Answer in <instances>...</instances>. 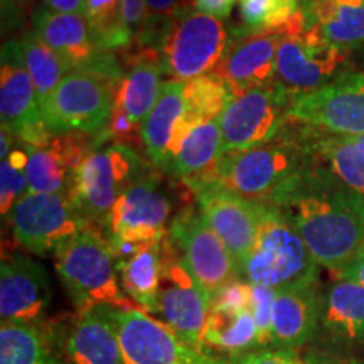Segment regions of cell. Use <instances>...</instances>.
Here are the masks:
<instances>
[{
    "instance_id": "cell-23",
    "label": "cell",
    "mask_w": 364,
    "mask_h": 364,
    "mask_svg": "<svg viewBox=\"0 0 364 364\" xmlns=\"http://www.w3.org/2000/svg\"><path fill=\"white\" fill-rule=\"evenodd\" d=\"M120 54L127 73L115 93V105L129 113L136 124H144L162 91L161 53L134 41Z\"/></svg>"
},
{
    "instance_id": "cell-8",
    "label": "cell",
    "mask_w": 364,
    "mask_h": 364,
    "mask_svg": "<svg viewBox=\"0 0 364 364\" xmlns=\"http://www.w3.org/2000/svg\"><path fill=\"white\" fill-rule=\"evenodd\" d=\"M117 86L86 71H71L41 105L43 122L51 134L97 136L110 122Z\"/></svg>"
},
{
    "instance_id": "cell-47",
    "label": "cell",
    "mask_w": 364,
    "mask_h": 364,
    "mask_svg": "<svg viewBox=\"0 0 364 364\" xmlns=\"http://www.w3.org/2000/svg\"><path fill=\"white\" fill-rule=\"evenodd\" d=\"M206 364H220V361H218V356H211V359Z\"/></svg>"
},
{
    "instance_id": "cell-44",
    "label": "cell",
    "mask_w": 364,
    "mask_h": 364,
    "mask_svg": "<svg viewBox=\"0 0 364 364\" xmlns=\"http://www.w3.org/2000/svg\"><path fill=\"white\" fill-rule=\"evenodd\" d=\"M336 279L354 282V284L364 287V247L359 250V253L343 268V270L336 273Z\"/></svg>"
},
{
    "instance_id": "cell-29",
    "label": "cell",
    "mask_w": 364,
    "mask_h": 364,
    "mask_svg": "<svg viewBox=\"0 0 364 364\" xmlns=\"http://www.w3.org/2000/svg\"><path fill=\"white\" fill-rule=\"evenodd\" d=\"M311 156L322 169L358 193L364 194V152L349 135H327L307 129Z\"/></svg>"
},
{
    "instance_id": "cell-12",
    "label": "cell",
    "mask_w": 364,
    "mask_h": 364,
    "mask_svg": "<svg viewBox=\"0 0 364 364\" xmlns=\"http://www.w3.org/2000/svg\"><path fill=\"white\" fill-rule=\"evenodd\" d=\"M125 364H206L213 354L189 346L164 321L139 307H103Z\"/></svg>"
},
{
    "instance_id": "cell-43",
    "label": "cell",
    "mask_w": 364,
    "mask_h": 364,
    "mask_svg": "<svg viewBox=\"0 0 364 364\" xmlns=\"http://www.w3.org/2000/svg\"><path fill=\"white\" fill-rule=\"evenodd\" d=\"M236 2L238 0H193V7L198 12L208 14V16L223 21L231 16Z\"/></svg>"
},
{
    "instance_id": "cell-24",
    "label": "cell",
    "mask_w": 364,
    "mask_h": 364,
    "mask_svg": "<svg viewBox=\"0 0 364 364\" xmlns=\"http://www.w3.org/2000/svg\"><path fill=\"white\" fill-rule=\"evenodd\" d=\"M70 364H125L115 327L103 307L80 312L65 339Z\"/></svg>"
},
{
    "instance_id": "cell-36",
    "label": "cell",
    "mask_w": 364,
    "mask_h": 364,
    "mask_svg": "<svg viewBox=\"0 0 364 364\" xmlns=\"http://www.w3.org/2000/svg\"><path fill=\"white\" fill-rule=\"evenodd\" d=\"M238 4L243 26L260 33H277L304 11L302 0H238Z\"/></svg>"
},
{
    "instance_id": "cell-13",
    "label": "cell",
    "mask_w": 364,
    "mask_h": 364,
    "mask_svg": "<svg viewBox=\"0 0 364 364\" xmlns=\"http://www.w3.org/2000/svg\"><path fill=\"white\" fill-rule=\"evenodd\" d=\"M294 97L273 83L231 100L220 117L225 152H241L272 142L290 122Z\"/></svg>"
},
{
    "instance_id": "cell-35",
    "label": "cell",
    "mask_w": 364,
    "mask_h": 364,
    "mask_svg": "<svg viewBox=\"0 0 364 364\" xmlns=\"http://www.w3.org/2000/svg\"><path fill=\"white\" fill-rule=\"evenodd\" d=\"M233 98L230 88L213 73L184 83L186 117L198 125L220 120Z\"/></svg>"
},
{
    "instance_id": "cell-2",
    "label": "cell",
    "mask_w": 364,
    "mask_h": 364,
    "mask_svg": "<svg viewBox=\"0 0 364 364\" xmlns=\"http://www.w3.org/2000/svg\"><path fill=\"white\" fill-rule=\"evenodd\" d=\"M297 127L299 132L290 134L287 125L277 139L260 147L223 152L213 171L184 182L186 188L193 191L201 184L216 182L252 201L277 206L311 162L307 130L299 124Z\"/></svg>"
},
{
    "instance_id": "cell-3",
    "label": "cell",
    "mask_w": 364,
    "mask_h": 364,
    "mask_svg": "<svg viewBox=\"0 0 364 364\" xmlns=\"http://www.w3.org/2000/svg\"><path fill=\"white\" fill-rule=\"evenodd\" d=\"M54 267L78 312L97 307H135L124 292L117 257L102 228L91 225L54 252Z\"/></svg>"
},
{
    "instance_id": "cell-19",
    "label": "cell",
    "mask_w": 364,
    "mask_h": 364,
    "mask_svg": "<svg viewBox=\"0 0 364 364\" xmlns=\"http://www.w3.org/2000/svg\"><path fill=\"white\" fill-rule=\"evenodd\" d=\"M280 34L243 29L231 31L225 56L213 71L233 97L275 83Z\"/></svg>"
},
{
    "instance_id": "cell-31",
    "label": "cell",
    "mask_w": 364,
    "mask_h": 364,
    "mask_svg": "<svg viewBox=\"0 0 364 364\" xmlns=\"http://www.w3.org/2000/svg\"><path fill=\"white\" fill-rule=\"evenodd\" d=\"M162 241L147 245L132 257L117 262L122 289L147 314H156L157 309L162 282Z\"/></svg>"
},
{
    "instance_id": "cell-16",
    "label": "cell",
    "mask_w": 364,
    "mask_h": 364,
    "mask_svg": "<svg viewBox=\"0 0 364 364\" xmlns=\"http://www.w3.org/2000/svg\"><path fill=\"white\" fill-rule=\"evenodd\" d=\"M211 299L182 265L167 236L162 241V282L156 314L189 346L204 349V329Z\"/></svg>"
},
{
    "instance_id": "cell-7",
    "label": "cell",
    "mask_w": 364,
    "mask_h": 364,
    "mask_svg": "<svg viewBox=\"0 0 364 364\" xmlns=\"http://www.w3.org/2000/svg\"><path fill=\"white\" fill-rule=\"evenodd\" d=\"M167 240L211 302L226 285L243 280L233 255L201 211H196L193 206L177 213L167 230Z\"/></svg>"
},
{
    "instance_id": "cell-26",
    "label": "cell",
    "mask_w": 364,
    "mask_h": 364,
    "mask_svg": "<svg viewBox=\"0 0 364 364\" xmlns=\"http://www.w3.org/2000/svg\"><path fill=\"white\" fill-rule=\"evenodd\" d=\"M321 324L332 339L364 344V287L338 280L322 295Z\"/></svg>"
},
{
    "instance_id": "cell-52",
    "label": "cell",
    "mask_w": 364,
    "mask_h": 364,
    "mask_svg": "<svg viewBox=\"0 0 364 364\" xmlns=\"http://www.w3.org/2000/svg\"><path fill=\"white\" fill-rule=\"evenodd\" d=\"M363 54H364V53H363Z\"/></svg>"
},
{
    "instance_id": "cell-39",
    "label": "cell",
    "mask_w": 364,
    "mask_h": 364,
    "mask_svg": "<svg viewBox=\"0 0 364 364\" xmlns=\"http://www.w3.org/2000/svg\"><path fill=\"white\" fill-rule=\"evenodd\" d=\"M220 364H317L316 356L304 358L297 349H255L240 356L218 358Z\"/></svg>"
},
{
    "instance_id": "cell-1",
    "label": "cell",
    "mask_w": 364,
    "mask_h": 364,
    "mask_svg": "<svg viewBox=\"0 0 364 364\" xmlns=\"http://www.w3.org/2000/svg\"><path fill=\"white\" fill-rule=\"evenodd\" d=\"M275 208L289 218L318 265L334 275L364 247V194L336 181L312 156Z\"/></svg>"
},
{
    "instance_id": "cell-22",
    "label": "cell",
    "mask_w": 364,
    "mask_h": 364,
    "mask_svg": "<svg viewBox=\"0 0 364 364\" xmlns=\"http://www.w3.org/2000/svg\"><path fill=\"white\" fill-rule=\"evenodd\" d=\"M322 316V295L317 284L275 292L272 306V344L297 349L316 336Z\"/></svg>"
},
{
    "instance_id": "cell-46",
    "label": "cell",
    "mask_w": 364,
    "mask_h": 364,
    "mask_svg": "<svg viewBox=\"0 0 364 364\" xmlns=\"http://www.w3.org/2000/svg\"><path fill=\"white\" fill-rule=\"evenodd\" d=\"M353 140H354V144H356L358 147L364 152V135H353Z\"/></svg>"
},
{
    "instance_id": "cell-37",
    "label": "cell",
    "mask_w": 364,
    "mask_h": 364,
    "mask_svg": "<svg viewBox=\"0 0 364 364\" xmlns=\"http://www.w3.org/2000/svg\"><path fill=\"white\" fill-rule=\"evenodd\" d=\"M31 147L16 139L12 149L0 159V213L6 218L14 204L27 194V164Z\"/></svg>"
},
{
    "instance_id": "cell-17",
    "label": "cell",
    "mask_w": 364,
    "mask_h": 364,
    "mask_svg": "<svg viewBox=\"0 0 364 364\" xmlns=\"http://www.w3.org/2000/svg\"><path fill=\"white\" fill-rule=\"evenodd\" d=\"M0 117L2 129L31 147H38L53 135L43 122L21 41H7L0 53Z\"/></svg>"
},
{
    "instance_id": "cell-34",
    "label": "cell",
    "mask_w": 364,
    "mask_h": 364,
    "mask_svg": "<svg viewBox=\"0 0 364 364\" xmlns=\"http://www.w3.org/2000/svg\"><path fill=\"white\" fill-rule=\"evenodd\" d=\"M22 54L29 71L31 78L34 81L36 93H38L39 107L54 93L59 83L70 75L71 70L66 63L41 39L36 31H29L21 39Z\"/></svg>"
},
{
    "instance_id": "cell-15",
    "label": "cell",
    "mask_w": 364,
    "mask_h": 364,
    "mask_svg": "<svg viewBox=\"0 0 364 364\" xmlns=\"http://www.w3.org/2000/svg\"><path fill=\"white\" fill-rule=\"evenodd\" d=\"M34 31L71 71H86L120 86L125 73L115 54L95 43L83 14L53 12L39 6L33 14Z\"/></svg>"
},
{
    "instance_id": "cell-38",
    "label": "cell",
    "mask_w": 364,
    "mask_h": 364,
    "mask_svg": "<svg viewBox=\"0 0 364 364\" xmlns=\"http://www.w3.org/2000/svg\"><path fill=\"white\" fill-rule=\"evenodd\" d=\"M107 142H112V145H125V147L135 149L139 152L144 149L142 124H136L135 120H132L129 113L115 105L108 125L95 139L97 150Z\"/></svg>"
},
{
    "instance_id": "cell-11",
    "label": "cell",
    "mask_w": 364,
    "mask_h": 364,
    "mask_svg": "<svg viewBox=\"0 0 364 364\" xmlns=\"http://www.w3.org/2000/svg\"><path fill=\"white\" fill-rule=\"evenodd\" d=\"M14 240L26 252L46 257L91 226L68 194H31L14 204L7 215Z\"/></svg>"
},
{
    "instance_id": "cell-18",
    "label": "cell",
    "mask_w": 364,
    "mask_h": 364,
    "mask_svg": "<svg viewBox=\"0 0 364 364\" xmlns=\"http://www.w3.org/2000/svg\"><path fill=\"white\" fill-rule=\"evenodd\" d=\"M191 193L201 215L226 245L241 270L257 241L265 204L243 198L216 182L198 186Z\"/></svg>"
},
{
    "instance_id": "cell-48",
    "label": "cell",
    "mask_w": 364,
    "mask_h": 364,
    "mask_svg": "<svg viewBox=\"0 0 364 364\" xmlns=\"http://www.w3.org/2000/svg\"><path fill=\"white\" fill-rule=\"evenodd\" d=\"M317 364H329V363H327V361H322L321 358H317ZM348 364H349V363H348Z\"/></svg>"
},
{
    "instance_id": "cell-28",
    "label": "cell",
    "mask_w": 364,
    "mask_h": 364,
    "mask_svg": "<svg viewBox=\"0 0 364 364\" xmlns=\"http://www.w3.org/2000/svg\"><path fill=\"white\" fill-rule=\"evenodd\" d=\"M223 152H225V144H223L220 120L204 122L196 125L186 135L162 172L182 182L199 179L213 171Z\"/></svg>"
},
{
    "instance_id": "cell-5",
    "label": "cell",
    "mask_w": 364,
    "mask_h": 364,
    "mask_svg": "<svg viewBox=\"0 0 364 364\" xmlns=\"http://www.w3.org/2000/svg\"><path fill=\"white\" fill-rule=\"evenodd\" d=\"M231 31L225 22L194 7L172 17L161 44L162 73L169 80L189 81L216 70L225 56Z\"/></svg>"
},
{
    "instance_id": "cell-10",
    "label": "cell",
    "mask_w": 364,
    "mask_h": 364,
    "mask_svg": "<svg viewBox=\"0 0 364 364\" xmlns=\"http://www.w3.org/2000/svg\"><path fill=\"white\" fill-rule=\"evenodd\" d=\"M162 171L149 169L130 184L112 208L103 231L112 245H152L167 236L172 213Z\"/></svg>"
},
{
    "instance_id": "cell-45",
    "label": "cell",
    "mask_w": 364,
    "mask_h": 364,
    "mask_svg": "<svg viewBox=\"0 0 364 364\" xmlns=\"http://www.w3.org/2000/svg\"><path fill=\"white\" fill-rule=\"evenodd\" d=\"M43 6L53 12L83 14L85 0H43Z\"/></svg>"
},
{
    "instance_id": "cell-50",
    "label": "cell",
    "mask_w": 364,
    "mask_h": 364,
    "mask_svg": "<svg viewBox=\"0 0 364 364\" xmlns=\"http://www.w3.org/2000/svg\"><path fill=\"white\" fill-rule=\"evenodd\" d=\"M17 2H29V0H17Z\"/></svg>"
},
{
    "instance_id": "cell-51",
    "label": "cell",
    "mask_w": 364,
    "mask_h": 364,
    "mask_svg": "<svg viewBox=\"0 0 364 364\" xmlns=\"http://www.w3.org/2000/svg\"><path fill=\"white\" fill-rule=\"evenodd\" d=\"M302 2H304V4H306V2H307V0H302Z\"/></svg>"
},
{
    "instance_id": "cell-20",
    "label": "cell",
    "mask_w": 364,
    "mask_h": 364,
    "mask_svg": "<svg viewBox=\"0 0 364 364\" xmlns=\"http://www.w3.org/2000/svg\"><path fill=\"white\" fill-rule=\"evenodd\" d=\"M51 279L41 263L26 253L2 258L0 316L2 322L38 326L51 304Z\"/></svg>"
},
{
    "instance_id": "cell-25",
    "label": "cell",
    "mask_w": 364,
    "mask_h": 364,
    "mask_svg": "<svg viewBox=\"0 0 364 364\" xmlns=\"http://www.w3.org/2000/svg\"><path fill=\"white\" fill-rule=\"evenodd\" d=\"M186 115L184 81L166 80L156 107L142 124L144 150L159 171L166 162L172 140Z\"/></svg>"
},
{
    "instance_id": "cell-14",
    "label": "cell",
    "mask_w": 364,
    "mask_h": 364,
    "mask_svg": "<svg viewBox=\"0 0 364 364\" xmlns=\"http://www.w3.org/2000/svg\"><path fill=\"white\" fill-rule=\"evenodd\" d=\"M290 122L327 135H364V73L349 71L311 93L297 95Z\"/></svg>"
},
{
    "instance_id": "cell-49",
    "label": "cell",
    "mask_w": 364,
    "mask_h": 364,
    "mask_svg": "<svg viewBox=\"0 0 364 364\" xmlns=\"http://www.w3.org/2000/svg\"><path fill=\"white\" fill-rule=\"evenodd\" d=\"M349 364H364V363L363 361H351Z\"/></svg>"
},
{
    "instance_id": "cell-33",
    "label": "cell",
    "mask_w": 364,
    "mask_h": 364,
    "mask_svg": "<svg viewBox=\"0 0 364 364\" xmlns=\"http://www.w3.org/2000/svg\"><path fill=\"white\" fill-rule=\"evenodd\" d=\"M83 16L100 49L124 53L134 44V34L125 22L124 0H85Z\"/></svg>"
},
{
    "instance_id": "cell-21",
    "label": "cell",
    "mask_w": 364,
    "mask_h": 364,
    "mask_svg": "<svg viewBox=\"0 0 364 364\" xmlns=\"http://www.w3.org/2000/svg\"><path fill=\"white\" fill-rule=\"evenodd\" d=\"M95 150V136L85 134H53L38 147H31L27 193L70 194L76 172Z\"/></svg>"
},
{
    "instance_id": "cell-42",
    "label": "cell",
    "mask_w": 364,
    "mask_h": 364,
    "mask_svg": "<svg viewBox=\"0 0 364 364\" xmlns=\"http://www.w3.org/2000/svg\"><path fill=\"white\" fill-rule=\"evenodd\" d=\"M124 14L130 33L136 38L147 17V4L145 0H124Z\"/></svg>"
},
{
    "instance_id": "cell-30",
    "label": "cell",
    "mask_w": 364,
    "mask_h": 364,
    "mask_svg": "<svg viewBox=\"0 0 364 364\" xmlns=\"http://www.w3.org/2000/svg\"><path fill=\"white\" fill-rule=\"evenodd\" d=\"M204 349L225 353L226 356H240L262 349L260 332L252 311L211 306L204 329Z\"/></svg>"
},
{
    "instance_id": "cell-4",
    "label": "cell",
    "mask_w": 364,
    "mask_h": 364,
    "mask_svg": "<svg viewBox=\"0 0 364 364\" xmlns=\"http://www.w3.org/2000/svg\"><path fill=\"white\" fill-rule=\"evenodd\" d=\"M318 267L289 218L265 204L255 247L241 265V279L279 292L317 284Z\"/></svg>"
},
{
    "instance_id": "cell-41",
    "label": "cell",
    "mask_w": 364,
    "mask_h": 364,
    "mask_svg": "<svg viewBox=\"0 0 364 364\" xmlns=\"http://www.w3.org/2000/svg\"><path fill=\"white\" fill-rule=\"evenodd\" d=\"M145 4L150 17H174L193 7V0H145Z\"/></svg>"
},
{
    "instance_id": "cell-32",
    "label": "cell",
    "mask_w": 364,
    "mask_h": 364,
    "mask_svg": "<svg viewBox=\"0 0 364 364\" xmlns=\"http://www.w3.org/2000/svg\"><path fill=\"white\" fill-rule=\"evenodd\" d=\"M0 364H63L43 329L33 324L2 322Z\"/></svg>"
},
{
    "instance_id": "cell-27",
    "label": "cell",
    "mask_w": 364,
    "mask_h": 364,
    "mask_svg": "<svg viewBox=\"0 0 364 364\" xmlns=\"http://www.w3.org/2000/svg\"><path fill=\"white\" fill-rule=\"evenodd\" d=\"M304 7L329 43L349 51L364 46V0H307Z\"/></svg>"
},
{
    "instance_id": "cell-6",
    "label": "cell",
    "mask_w": 364,
    "mask_h": 364,
    "mask_svg": "<svg viewBox=\"0 0 364 364\" xmlns=\"http://www.w3.org/2000/svg\"><path fill=\"white\" fill-rule=\"evenodd\" d=\"M149 169L135 149L108 145L95 150L81 164L68 196L91 225L103 230L120 194Z\"/></svg>"
},
{
    "instance_id": "cell-40",
    "label": "cell",
    "mask_w": 364,
    "mask_h": 364,
    "mask_svg": "<svg viewBox=\"0 0 364 364\" xmlns=\"http://www.w3.org/2000/svg\"><path fill=\"white\" fill-rule=\"evenodd\" d=\"M252 287V307H250V311H252L258 332H260L262 348H265V346L272 344V306L273 299H275V290L258 285Z\"/></svg>"
},
{
    "instance_id": "cell-9",
    "label": "cell",
    "mask_w": 364,
    "mask_h": 364,
    "mask_svg": "<svg viewBox=\"0 0 364 364\" xmlns=\"http://www.w3.org/2000/svg\"><path fill=\"white\" fill-rule=\"evenodd\" d=\"M351 51L329 43L309 24L280 38L275 81L292 97L311 93L351 70Z\"/></svg>"
}]
</instances>
